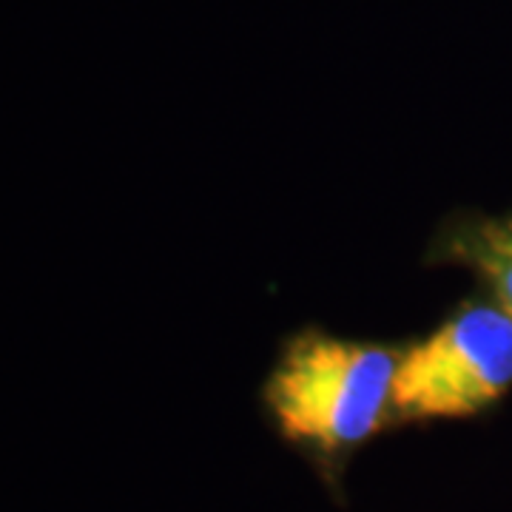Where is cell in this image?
Returning <instances> with one entry per match:
<instances>
[{
  "label": "cell",
  "instance_id": "6da1fadb",
  "mask_svg": "<svg viewBox=\"0 0 512 512\" xmlns=\"http://www.w3.org/2000/svg\"><path fill=\"white\" fill-rule=\"evenodd\" d=\"M396 365L376 345L305 336L276 367L268 404L288 439L342 450L370 439L393 410Z\"/></svg>",
  "mask_w": 512,
  "mask_h": 512
},
{
  "label": "cell",
  "instance_id": "7a4b0ae2",
  "mask_svg": "<svg viewBox=\"0 0 512 512\" xmlns=\"http://www.w3.org/2000/svg\"><path fill=\"white\" fill-rule=\"evenodd\" d=\"M512 387V316L493 299L467 305L399 356L393 413L402 419H464Z\"/></svg>",
  "mask_w": 512,
  "mask_h": 512
},
{
  "label": "cell",
  "instance_id": "3957f363",
  "mask_svg": "<svg viewBox=\"0 0 512 512\" xmlns=\"http://www.w3.org/2000/svg\"><path fill=\"white\" fill-rule=\"evenodd\" d=\"M456 256L481 279L487 299L512 316V214L470 222L456 237Z\"/></svg>",
  "mask_w": 512,
  "mask_h": 512
}]
</instances>
